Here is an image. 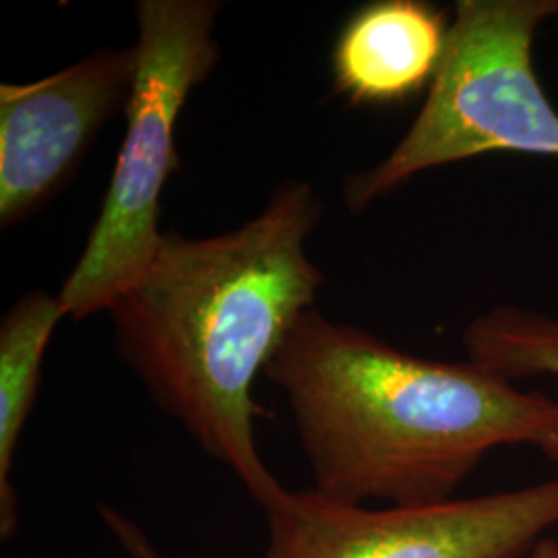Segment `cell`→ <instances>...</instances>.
<instances>
[{
	"label": "cell",
	"instance_id": "1",
	"mask_svg": "<svg viewBox=\"0 0 558 558\" xmlns=\"http://www.w3.org/2000/svg\"><path fill=\"white\" fill-rule=\"evenodd\" d=\"M323 207L286 180L232 232H166L151 265L110 308L120 359L149 398L265 507L283 488L260 459L253 383L313 308L323 274L306 240Z\"/></svg>",
	"mask_w": 558,
	"mask_h": 558
},
{
	"label": "cell",
	"instance_id": "2",
	"mask_svg": "<svg viewBox=\"0 0 558 558\" xmlns=\"http://www.w3.org/2000/svg\"><path fill=\"white\" fill-rule=\"evenodd\" d=\"M288 398L315 490L327 499L424 507L456 499L484 456L546 449L558 401L474 362L422 359L306 311L265 366Z\"/></svg>",
	"mask_w": 558,
	"mask_h": 558
},
{
	"label": "cell",
	"instance_id": "3",
	"mask_svg": "<svg viewBox=\"0 0 558 558\" xmlns=\"http://www.w3.org/2000/svg\"><path fill=\"white\" fill-rule=\"evenodd\" d=\"M558 0H459L445 57L418 117L391 154L350 177L352 211L456 161L493 151L558 158V110L539 83L532 46Z\"/></svg>",
	"mask_w": 558,
	"mask_h": 558
},
{
	"label": "cell",
	"instance_id": "4",
	"mask_svg": "<svg viewBox=\"0 0 558 558\" xmlns=\"http://www.w3.org/2000/svg\"><path fill=\"white\" fill-rule=\"evenodd\" d=\"M220 9L214 0H141L135 9L137 73L119 160L100 216L59 292L71 319L108 311L160 251L161 193L179 163L177 122L220 57L214 38Z\"/></svg>",
	"mask_w": 558,
	"mask_h": 558
},
{
	"label": "cell",
	"instance_id": "5",
	"mask_svg": "<svg viewBox=\"0 0 558 558\" xmlns=\"http://www.w3.org/2000/svg\"><path fill=\"white\" fill-rule=\"evenodd\" d=\"M265 558H525L558 525V476L424 507H366L281 488Z\"/></svg>",
	"mask_w": 558,
	"mask_h": 558
},
{
	"label": "cell",
	"instance_id": "6",
	"mask_svg": "<svg viewBox=\"0 0 558 558\" xmlns=\"http://www.w3.org/2000/svg\"><path fill=\"white\" fill-rule=\"evenodd\" d=\"M137 52L106 48L32 83L0 85V223L32 218L71 179L101 126L126 110Z\"/></svg>",
	"mask_w": 558,
	"mask_h": 558
},
{
	"label": "cell",
	"instance_id": "7",
	"mask_svg": "<svg viewBox=\"0 0 558 558\" xmlns=\"http://www.w3.org/2000/svg\"><path fill=\"white\" fill-rule=\"evenodd\" d=\"M447 13L420 0L362 7L339 34L336 92L356 106H398L433 85L449 38Z\"/></svg>",
	"mask_w": 558,
	"mask_h": 558
},
{
	"label": "cell",
	"instance_id": "8",
	"mask_svg": "<svg viewBox=\"0 0 558 558\" xmlns=\"http://www.w3.org/2000/svg\"><path fill=\"white\" fill-rule=\"evenodd\" d=\"M66 317L59 294L36 290L15 302L0 325V534L9 539L17 525L13 461L21 433L34 408L46 348Z\"/></svg>",
	"mask_w": 558,
	"mask_h": 558
},
{
	"label": "cell",
	"instance_id": "9",
	"mask_svg": "<svg viewBox=\"0 0 558 558\" xmlns=\"http://www.w3.org/2000/svg\"><path fill=\"white\" fill-rule=\"evenodd\" d=\"M463 345L470 362L502 379H558V317L511 304L497 306L468 325ZM544 453L558 461V435Z\"/></svg>",
	"mask_w": 558,
	"mask_h": 558
},
{
	"label": "cell",
	"instance_id": "10",
	"mask_svg": "<svg viewBox=\"0 0 558 558\" xmlns=\"http://www.w3.org/2000/svg\"><path fill=\"white\" fill-rule=\"evenodd\" d=\"M101 518L108 523V527L114 532V536L119 538L122 548L126 550V555L131 558H163L160 553L154 548V544L145 538V534L140 527L120 515L119 511H114L112 507H101Z\"/></svg>",
	"mask_w": 558,
	"mask_h": 558
},
{
	"label": "cell",
	"instance_id": "11",
	"mask_svg": "<svg viewBox=\"0 0 558 558\" xmlns=\"http://www.w3.org/2000/svg\"><path fill=\"white\" fill-rule=\"evenodd\" d=\"M525 558H558V539L553 536L539 538Z\"/></svg>",
	"mask_w": 558,
	"mask_h": 558
}]
</instances>
